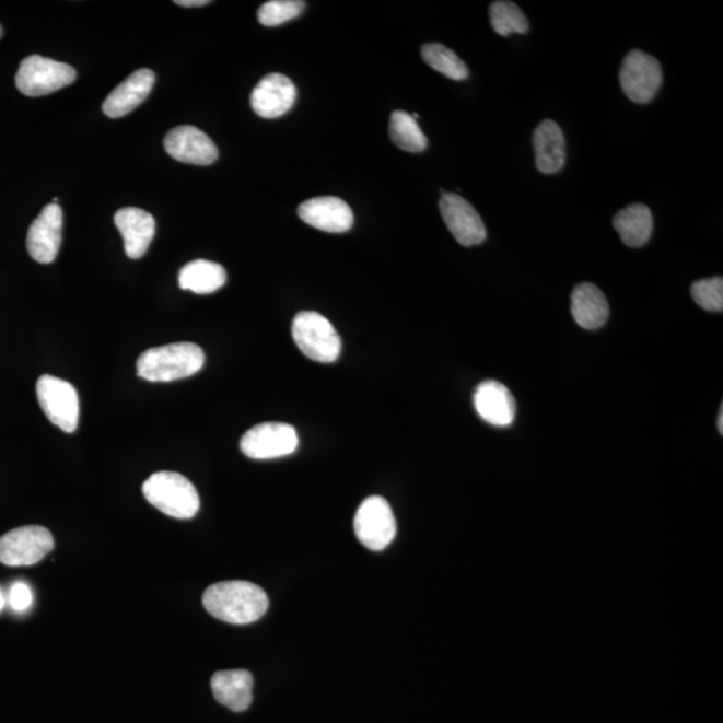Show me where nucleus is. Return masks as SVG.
I'll return each mask as SVG.
<instances>
[{"label": "nucleus", "instance_id": "obj_1", "mask_svg": "<svg viewBox=\"0 0 723 723\" xmlns=\"http://www.w3.org/2000/svg\"><path fill=\"white\" fill-rule=\"evenodd\" d=\"M202 605L212 617L231 625H249L267 613L270 602L259 585L243 581L223 582L208 587Z\"/></svg>", "mask_w": 723, "mask_h": 723}, {"label": "nucleus", "instance_id": "obj_2", "mask_svg": "<svg viewBox=\"0 0 723 723\" xmlns=\"http://www.w3.org/2000/svg\"><path fill=\"white\" fill-rule=\"evenodd\" d=\"M205 351L195 343L178 342L142 352L137 361V375L149 382L188 378L205 366Z\"/></svg>", "mask_w": 723, "mask_h": 723}, {"label": "nucleus", "instance_id": "obj_3", "mask_svg": "<svg viewBox=\"0 0 723 723\" xmlns=\"http://www.w3.org/2000/svg\"><path fill=\"white\" fill-rule=\"evenodd\" d=\"M145 499L166 516L188 520L200 510V498L193 482L176 471H158L142 486Z\"/></svg>", "mask_w": 723, "mask_h": 723}, {"label": "nucleus", "instance_id": "obj_4", "mask_svg": "<svg viewBox=\"0 0 723 723\" xmlns=\"http://www.w3.org/2000/svg\"><path fill=\"white\" fill-rule=\"evenodd\" d=\"M292 338L298 349L315 362H336L342 350V340L331 322L314 311H303L295 316Z\"/></svg>", "mask_w": 723, "mask_h": 723}, {"label": "nucleus", "instance_id": "obj_5", "mask_svg": "<svg viewBox=\"0 0 723 723\" xmlns=\"http://www.w3.org/2000/svg\"><path fill=\"white\" fill-rule=\"evenodd\" d=\"M75 78L73 66L53 61L50 58L30 56L21 62L15 85L27 97H42L71 85Z\"/></svg>", "mask_w": 723, "mask_h": 723}, {"label": "nucleus", "instance_id": "obj_6", "mask_svg": "<svg viewBox=\"0 0 723 723\" xmlns=\"http://www.w3.org/2000/svg\"><path fill=\"white\" fill-rule=\"evenodd\" d=\"M37 398L40 409L54 425L65 433L75 432L80 421V398L70 382L42 375L37 381Z\"/></svg>", "mask_w": 723, "mask_h": 723}, {"label": "nucleus", "instance_id": "obj_7", "mask_svg": "<svg viewBox=\"0 0 723 723\" xmlns=\"http://www.w3.org/2000/svg\"><path fill=\"white\" fill-rule=\"evenodd\" d=\"M53 549L54 539L49 529L26 525L0 537V563L9 567L38 564Z\"/></svg>", "mask_w": 723, "mask_h": 723}, {"label": "nucleus", "instance_id": "obj_8", "mask_svg": "<svg viewBox=\"0 0 723 723\" xmlns=\"http://www.w3.org/2000/svg\"><path fill=\"white\" fill-rule=\"evenodd\" d=\"M621 91L632 103L649 104L662 85V68L658 59L641 50L627 54L619 71Z\"/></svg>", "mask_w": 723, "mask_h": 723}, {"label": "nucleus", "instance_id": "obj_9", "mask_svg": "<svg viewBox=\"0 0 723 723\" xmlns=\"http://www.w3.org/2000/svg\"><path fill=\"white\" fill-rule=\"evenodd\" d=\"M354 530L362 546L382 551L397 534L396 517L390 504L380 495H372L358 508Z\"/></svg>", "mask_w": 723, "mask_h": 723}, {"label": "nucleus", "instance_id": "obj_10", "mask_svg": "<svg viewBox=\"0 0 723 723\" xmlns=\"http://www.w3.org/2000/svg\"><path fill=\"white\" fill-rule=\"evenodd\" d=\"M298 445L295 428L282 422L260 423L249 429L241 441L242 452L253 459L290 456L298 450Z\"/></svg>", "mask_w": 723, "mask_h": 723}, {"label": "nucleus", "instance_id": "obj_11", "mask_svg": "<svg viewBox=\"0 0 723 723\" xmlns=\"http://www.w3.org/2000/svg\"><path fill=\"white\" fill-rule=\"evenodd\" d=\"M440 211L447 230L462 246L474 247L486 242L487 229L480 214L462 196L442 194Z\"/></svg>", "mask_w": 723, "mask_h": 723}, {"label": "nucleus", "instance_id": "obj_12", "mask_svg": "<svg viewBox=\"0 0 723 723\" xmlns=\"http://www.w3.org/2000/svg\"><path fill=\"white\" fill-rule=\"evenodd\" d=\"M63 213L58 205L44 208L39 217L30 225L26 247L30 256L42 265L56 260L62 242Z\"/></svg>", "mask_w": 723, "mask_h": 723}, {"label": "nucleus", "instance_id": "obj_13", "mask_svg": "<svg viewBox=\"0 0 723 723\" xmlns=\"http://www.w3.org/2000/svg\"><path fill=\"white\" fill-rule=\"evenodd\" d=\"M165 151L182 163L211 165L219 158V151L209 137L195 127L184 125L172 129L164 140Z\"/></svg>", "mask_w": 723, "mask_h": 723}, {"label": "nucleus", "instance_id": "obj_14", "mask_svg": "<svg viewBox=\"0 0 723 723\" xmlns=\"http://www.w3.org/2000/svg\"><path fill=\"white\" fill-rule=\"evenodd\" d=\"M296 88L289 77L268 74L250 94V106L263 118H278L291 110L296 101Z\"/></svg>", "mask_w": 723, "mask_h": 723}, {"label": "nucleus", "instance_id": "obj_15", "mask_svg": "<svg viewBox=\"0 0 723 723\" xmlns=\"http://www.w3.org/2000/svg\"><path fill=\"white\" fill-rule=\"evenodd\" d=\"M298 214L304 223L324 232L343 233L354 224V213L348 202L333 196L304 201L299 206Z\"/></svg>", "mask_w": 723, "mask_h": 723}, {"label": "nucleus", "instance_id": "obj_16", "mask_svg": "<svg viewBox=\"0 0 723 723\" xmlns=\"http://www.w3.org/2000/svg\"><path fill=\"white\" fill-rule=\"evenodd\" d=\"M478 416L489 425L505 428L512 425L516 417V400L510 388L499 381H483L474 396Z\"/></svg>", "mask_w": 723, "mask_h": 723}, {"label": "nucleus", "instance_id": "obj_17", "mask_svg": "<svg viewBox=\"0 0 723 723\" xmlns=\"http://www.w3.org/2000/svg\"><path fill=\"white\" fill-rule=\"evenodd\" d=\"M115 224L123 235L125 253L129 258H142L155 235V220L152 214L140 208H123L115 214Z\"/></svg>", "mask_w": 723, "mask_h": 723}, {"label": "nucleus", "instance_id": "obj_18", "mask_svg": "<svg viewBox=\"0 0 723 723\" xmlns=\"http://www.w3.org/2000/svg\"><path fill=\"white\" fill-rule=\"evenodd\" d=\"M155 74L152 70L140 69L127 78L113 91L103 105L107 117L119 118L129 115L140 106L152 92Z\"/></svg>", "mask_w": 723, "mask_h": 723}, {"label": "nucleus", "instance_id": "obj_19", "mask_svg": "<svg viewBox=\"0 0 723 723\" xmlns=\"http://www.w3.org/2000/svg\"><path fill=\"white\" fill-rule=\"evenodd\" d=\"M211 687L217 701L236 713L253 703L254 677L247 670L218 672L211 679Z\"/></svg>", "mask_w": 723, "mask_h": 723}, {"label": "nucleus", "instance_id": "obj_20", "mask_svg": "<svg viewBox=\"0 0 723 723\" xmlns=\"http://www.w3.org/2000/svg\"><path fill=\"white\" fill-rule=\"evenodd\" d=\"M571 313L584 330H597L607 324L609 306L607 298L593 283H581L572 291Z\"/></svg>", "mask_w": 723, "mask_h": 723}, {"label": "nucleus", "instance_id": "obj_21", "mask_svg": "<svg viewBox=\"0 0 723 723\" xmlns=\"http://www.w3.org/2000/svg\"><path fill=\"white\" fill-rule=\"evenodd\" d=\"M536 166L546 175L563 170L565 164V137L563 130L552 119H546L534 133Z\"/></svg>", "mask_w": 723, "mask_h": 723}, {"label": "nucleus", "instance_id": "obj_22", "mask_svg": "<svg viewBox=\"0 0 723 723\" xmlns=\"http://www.w3.org/2000/svg\"><path fill=\"white\" fill-rule=\"evenodd\" d=\"M614 229L627 247L639 248L648 244L654 231V219L650 208L631 205L615 214Z\"/></svg>", "mask_w": 723, "mask_h": 723}, {"label": "nucleus", "instance_id": "obj_23", "mask_svg": "<svg viewBox=\"0 0 723 723\" xmlns=\"http://www.w3.org/2000/svg\"><path fill=\"white\" fill-rule=\"evenodd\" d=\"M226 282V272L223 266L209 260H195L188 263L178 273V284L185 291L195 294H213Z\"/></svg>", "mask_w": 723, "mask_h": 723}, {"label": "nucleus", "instance_id": "obj_24", "mask_svg": "<svg viewBox=\"0 0 723 723\" xmlns=\"http://www.w3.org/2000/svg\"><path fill=\"white\" fill-rule=\"evenodd\" d=\"M390 139L394 145L403 149L405 152L420 153L428 148L427 136L409 113L397 110L390 117V128H388Z\"/></svg>", "mask_w": 723, "mask_h": 723}, {"label": "nucleus", "instance_id": "obj_25", "mask_svg": "<svg viewBox=\"0 0 723 723\" xmlns=\"http://www.w3.org/2000/svg\"><path fill=\"white\" fill-rule=\"evenodd\" d=\"M422 58L430 68L451 78L453 81H464L469 77V70L456 53L440 44H428L422 47Z\"/></svg>", "mask_w": 723, "mask_h": 723}, {"label": "nucleus", "instance_id": "obj_26", "mask_svg": "<svg viewBox=\"0 0 723 723\" xmlns=\"http://www.w3.org/2000/svg\"><path fill=\"white\" fill-rule=\"evenodd\" d=\"M491 25L495 33L501 37H508L510 34H525L529 30L527 18L520 10L518 5L506 0L493 2L489 8Z\"/></svg>", "mask_w": 723, "mask_h": 723}, {"label": "nucleus", "instance_id": "obj_27", "mask_svg": "<svg viewBox=\"0 0 723 723\" xmlns=\"http://www.w3.org/2000/svg\"><path fill=\"white\" fill-rule=\"evenodd\" d=\"M306 9L302 0H271L261 4L258 18L263 26L275 27L295 20Z\"/></svg>", "mask_w": 723, "mask_h": 723}, {"label": "nucleus", "instance_id": "obj_28", "mask_svg": "<svg viewBox=\"0 0 723 723\" xmlns=\"http://www.w3.org/2000/svg\"><path fill=\"white\" fill-rule=\"evenodd\" d=\"M691 296L699 307L713 313H722L723 310V279L714 277L698 280L691 285Z\"/></svg>", "mask_w": 723, "mask_h": 723}, {"label": "nucleus", "instance_id": "obj_29", "mask_svg": "<svg viewBox=\"0 0 723 723\" xmlns=\"http://www.w3.org/2000/svg\"><path fill=\"white\" fill-rule=\"evenodd\" d=\"M10 605L16 613L26 611L32 606L33 594L28 585L23 582H16L10 590Z\"/></svg>", "mask_w": 723, "mask_h": 723}, {"label": "nucleus", "instance_id": "obj_30", "mask_svg": "<svg viewBox=\"0 0 723 723\" xmlns=\"http://www.w3.org/2000/svg\"><path fill=\"white\" fill-rule=\"evenodd\" d=\"M175 3L183 8H202V5L209 4L208 0H176Z\"/></svg>", "mask_w": 723, "mask_h": 723}, {"label": "nucleus", "instance_id": "obj_31", "mask_svg": "<svg viewBox=\"0 0 723 723\" xmlns=\"http://www.w3.org/2000/svg\"><path fill=\"white\" fill-rule=\"evenodd\" d=\"M719 430H720V433L723 434V408H722V406H721L720 418H719Z\"/></svg>", "mask_w": 723, "mask_h": 723}, {"label": "nucleus", "instance_id": "obj_32", "mask_svg": "<svg viewBox=\"0 0 723 723\" xmlns=\"http://www.w3.org/2000/svg\"><path fill=\"white\" fill-rule=\"evenodd\" d=\"M4 603L5 602H4L3 593H2V591H0V611H2V609L4 607Z\"/></svg>", "mask_w": 723, "mask_h": 723}, {"label": "nucleus", "instance_id": "obj_33", "mask_svg": "<svg viewBox=\"0 0 723 723\" xmlns=\"http://www.w3.org/2000/svg\"><path fill=\"white\" fill-rule=\"evenodd\" d=\"M2 35H3V27L0 26V38H2Z\"/></svg>", "mask_w": 723, "mask_h": 723}]
</instances>
